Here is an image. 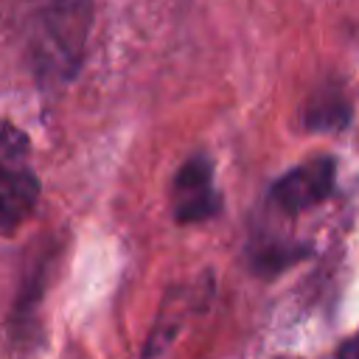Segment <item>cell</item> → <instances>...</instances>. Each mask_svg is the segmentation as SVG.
<instances>
[{
  "label": "cell",
  "instance_id": "cell-1",
  "mask_svg": "<svg viewBox=\"0 0 359 359\" xmlns=\"http://www.w3.org/2000/svg\"><path fill=\"white\" fill-rule=\"evenodd\" d=\"M90 31V0H50L34 14L31 59L36 73L65 81L76 73Z\"/></svg>",
  "mask_w": 359,
  "mask_h": 359
},
{
  "label": "cell",
  "instance_id": "cell-2",
  "mask_svg": "<svg viewBox=\"0 0 359 359\" xmlns=\"http://www.w3.org/2000/svg\"><path fill=\"white\" fill-rule=\"evenodd\" d=\"M28 154V135L0 121V233L6 236L25 224L39 202V177Z\"/></svg>",
  "mask_w": 359,
  "mask_h": 359
},
{
  "label": "cell",
  "instance_id": "cell-3",
  "mask_svg": "<svg viewBox=\"0 0 359 359\" xmlns=\"http://www.w3.org/2000/svg\"><path fill=\"white\" fill-rule=\"evenodd\" d=\"M337 185V160L331 154H317L314 160H306L286 174H280L269 185V205L286 216L306 213L317 205H323Z\"/></svg>",
  "mask_w": 359,
  "mask_h": 359
},
{
  "label": "cell",
  "instance_id": "cell-4",
  "mask_svg": "<svg viewBox=\"0 0 359 359\" xmlns=\"http://www.w3.org/2000/svg\"><path fill=\"white\" fill-rule=\"evenodd\" d=\"M168 202L171 216L180 224H199L222 210V194L216 188L213 163L205 154H194L177 168V174L171 177Z\"/></svg>",
  "mask_w": 359,
  "mask_h": 359
},
{
  "label": "cell",
  "instance_id": "cell-5",
  "mask_svg": "<svg viewBox=\"0 0 359 359\" xmlns=\"http://www.w3.org/2000/svg\"><path fill=\"white\" fill-rule=\"evenodd\" d=\"M303 121L309 129L339 132L351 121V104L342 98L339 90H320L303 109Z\"/></svg>",
  "mask_w": 359,
  "mask_h": 359
},
{
  "label": "cell",
  "instance_id": "cell-6",
  "mask_svg": "<svg viewBox=\"0 0 359 359\" xmlns=\"http://www.w3.org/2000/svg\"><path fill=\"white\" fill-rule=\"evenodd\" d=\"M337 356H342V359H359V334L348 337V339L337 348Z\"/></svg>",
  "mask_w": 359,
  "mask_h": 359
}]
</instances>
